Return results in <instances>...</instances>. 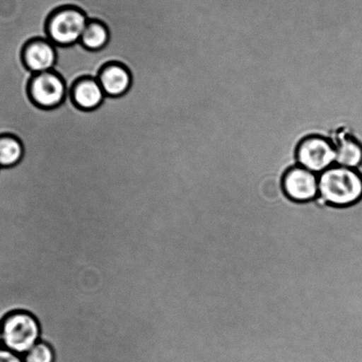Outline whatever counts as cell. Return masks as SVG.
Listing matches in <instances>:
<instances>
[{
	"instance_id": "obj_13",
	"label": "cell",
	"mask_w": 362,
	"mask_h": 362,
	"mask_svg": "<svg viewBox=\"0 0 362 362\" xmlns=\"http://www.w3.org/2000/svg\"><path fill=\"white\" fill-rule=\"evenodd\" d=\"M23 358L24 362H54V354L48 344L38 341Z\"/></svg>"
},
{
	"instance_id": "obj_7",
	"label": "cell",
	"mask_w": 362,
	"mask_h": 362,
	"mask_svg": "<svg viewBox=\"0 0 362 362\" xmlns=\"http://www.w3.org/2000/svg\"><path fill=\"white\" fill-rule=\"evenodd\" d=\"M23 59L27 69L34 74L52 71L57 62L55 45L40 38L31 40L23 49Z\"/></svg>"
},
{
	"instance_id": "obj_5",
	"label": "cell",
	"mask_w": 362,
	"mask_h": 362,
	"mask_svg": "<svg viewBox=\"0 0 362 362\" xmlns=\"http://www.w3.org/2000/svg\"><path fill=\"white\" fill-rule=\"evenodd\" d=\"M29 93L38 107L51 109L64 101L66 86L64 80L54 71L35 74L30 81Z\"/></svg>"
},
{
	"instance_id": "obj_12",
	"label": "cell",
	"mask_w": 362,
	"mask_h": 362,
	"mask_svg": "<svg viewBox=\"0 0 362 362\" xmlns=\"http://www.w3.org/2000/svg\"><path fill=\"white\" fill-rule=\"evenodd\" d=\"M23 156V146L17 136L0 135V168H11L18 164Z\"/></svg>"
},
{
	"instance_id": "obj_15",
	"label": "cell",
	"mask_w": 362,
	"mask_h": 362,
	"mask_svg": "<svg viewBox=\"0 0 362 362\" xmlns=\"http://www.w3.org/2000/svg\"><path fill=\"white\" fill-rule=\"evenodd\" d=\"M3 346L2 342V333H1V325H0V347Z\"/></svg>"
},
{
	"instance_id": "obj_10",
	"label": "cell",
	"mask_w": 362,
	"mask_h": 362,
	"mask_svg": "<svg viewBox=\"0 0 362 362\" xmlns=\"http://www.w3.org/2000/svg\"><path fill=\"white\" fill-rule=\"evenodd\" d=\"M336 161L337 166L357 170L362 164V146L356 139L346 133H342L337 139Z\"/></svg>"
},
{
	"instance_id": "obj_2",
	"label": "cell",
	"mask_w": 362,
	"mask_h": 362,
	"mask_svg": "<svg viewBox=\"0 0 362 362\" xmlns=\"http://www.w3.org/2000/svg\"><path fill=\"white\" fill-rule=\"evenodd\" d=\"M0 325L3 346L17 354L25 355L40 341V325L29 313H10L1 319Z\"/></svg>"
},
{
	"instance_id": "obj_6",
	"label": "cell",
	"mask_w": 362,
	"mask_h": 362,
	"mask_svg": "<svg viewBox=\"0 0 362 362\" xmlns=\"http://www.w3.org/2000/svg\"><path fill=\"white\" fill-rule=\"evenodd\" d=\"M283 187L286 194L294 202H310L319 195L318 177L300 166L291 168L284 175Z\"/></svg>"
},
{
	"instance_id": "obj_9",
	"label": "cell",
	"mask_w": 362,
	"mask_h": 362,
	"mask_svg": "<svg viewBox=\"0 0 362 362\" xmlns=\"http://www.w3.org/2000/svg\"><path fill=\"white\" fill-rule=\"evenodd\" d=\"M74 103L83 110H94L103 103L105 94L97 78L84 77L74 84L71 90Z\"/></svg>"
},
{
	"instance_id": "obj_4",
	"label": "cell",
	"mask_w": 362,
	"mask_h": 362,
	"mask_svg": "<svg viewBox=\"0 0 362 362\" xmlns=\"http://www.w3.org/2000/svg\"><path fill=\"white\" fill-rule=\"evenodd\" d=\"M296 156L300 167L321 174L335 163L336 147L328 139L311 136L302 140L298 146Z\"/></svg>"
},
{
	"instance_id": "obj_11",
	"label": "cell",
	"mask_w": 362,
	"mask_h": 362,
	"mask_svg": "<svg viewBox=\"0 0 362 362\" xmlns=\"http://www.w3.org/2000/svg\"><path fill=\"white\" fill-rule=\"evenodd\" d=\"M109 38L110 34L103 23L98 20H90L80 43L87 50L100 51L107 45Z\"/></svg>"
},
{
	"instance_id": "obj_14",
	"label": "cell",
	"mask_w": 362,
	"mask_h": 362,
	"mask_svg": "<svg viewBox=\"0 0 362 362\" xmlns=\"http://www.w3.org/2000/svg\"><path fill=\"white\" fill-rule=\"evenodd\" d=\"M0 362H24L23 355L13 353L4 346L0 347Z\"/></svg>"
},
{
	"instance_id": "obj_1",
	"label": "cell",
	"mask_w": 362,
	"mask_h": 362,
	"mask_svg": "<svg viewBox=\"0 0 362 362\" xmlns=\"http://www.w3.org/2000/svg\"><path fill=\"white\" fill-rule=\"evenodd\" d=\"M319 197L329 205L348 206L362 198V175L341 166L328 168L318 177Z\"/></svg>"
},
{
	"instance_id": "obj_8",
	"label": "cell",
	"mask_w": 362,
	"mask_h": 362,
	"mask_svg": "<svg viewBox=\"0 0 362 362\" xmlns=\"http://www.w3.org/2000/svg\"><path fill=\"white\" fill-rule=\"evenodd\" d=\"M105 96L121 97L132 86V75L124 65L110 63L102 69L98 76Z\"/></svg>"
},
{
	"instance_id": "obj_3",
	"label": "cell",
	"mask_w": 362,
	"mask_h": 362,
	"mask_svg": "<svg viewBox=\"0 0 362 362\" xmlns=\"http://www.w3.org/2000/svg\"><path fill=\"white\" fill-rule=\"evenodd\" d=\"M89 21L86 13L76 6H61L47 20L49 40L59 47L79 43Z\"/></svg>"
}]
</instances>
